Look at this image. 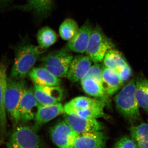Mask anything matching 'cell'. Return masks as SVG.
Returning <instances> with one entry per match:
<instances>
[{
  "instance_id": "1",
  "label": "cell",
  "mask_w": 148,
  "mask_h": 148,
  "mask_svg": "<svg viewBox=\"0 0 148 148\" xmlns=\"http://www.w3.org/2000/svg\"><path fill=\"white\" fill-rule=\"evenodd\" d=\"M43 49L31 44H23L15 49V58L10 78L22 80L26 77L34 66Z\"/></svg>"
},
{
  "instance_id": "2",
  "label": "cell",
  "mask_w": 148,
  "mask_h": 148,
  "mask_svg": "<svg viewBox=\"0 0 148 148\" xmlns=\"http://www.w3.org/2000/svg\"><path fill=\"white\" fill-rule=\"evenodd\" d=\"M135 80H130L114 98L116 110L132 125L140 119V107L135 98Z\"/></svg>"
},
{
  "instance_id": "3",
  "label": "cell",
  "mask_w": 148,
  "mask_h": 148,
  "mask_svg": "<svg viewBox=\"0 0 148 148\" xmlns=\"http://www.w3.org/2000/svg\"><path fill=\"white\" fill-rule=\"evenodd\" d=\"M106 103L101 100L85 96L73 98L64 106V114L83 118L97 119L106 117L104 108Z\"/></svg>"
},
{
  "instance_id": "4",
  "label": "cell",
  "mask_w": 148,
  "mask_h": 148,
  "mask_svg": "<svg viewBox=\"0 0 148 148\" xmlns=\"http://www.w3.org/2000/svg\"><path fill=\"white\" fill-rule=\"evenodd\" d=\"M27 88L24 79L16 80L9 78L5 95L6 112L14 126L20 121L19 107L22 95Z\"/></svg>"
},
{
  "instance_id": "5",
  "label": "cell",
  "mask_w": 148,
  "mask_h": 148,
  "mask_svg": "<svg viewBox=\"0 0 148 148\" xmlns=\"http://www.w3.org/2000/svg\"><path fill=\"white\" fill-rule=\"evenodd\" d=\"M114 47L112 40L98 26L92 29L86 53L94 64L99 63L103 61L107 51Z\"/></svg>"
},
{
  "instance_id": "6",
  "label": "cell",
  "mask_w": 148,
  "mask_h": 148,
  "mask_svg": "<svg viewBox=\"0 0 148 148\" xmlns=\"http://www.w3.org/2000/svg\"><path fill=\"white\" fill-rule=\"evenodd\" d=\"M40 139L34 129L26 125L16 127L8 143V148H39Z\"/></svg>"
},
{
  "instance_id": "7",
  "label": "cell",
  "mask_w": 148,
  "mask_h": 148,
  "mask_svg": "<svg viewBox=\"0 0 148 148\" xmlns=\"http://www.w3.org/2000/svg\"><path fill=\"white\" fill-rule=\"evenodd\" d=\"M51 138L58 148H74L77 133L64 120L58 121L50 130Z\"/></svg>"
},
{
  "instance_id": "8",
  "label": "cell",
  "mask_w": 148,
  "mask_h": 148,
  "mask_svg": "<svg viewBox=\"0 0 148 148\" xmlns=\"http://www.w3.org/2000/svg\"><path fill=\"white\" fill-rule=\"evenodd\" d=\"M64 120L74 131L77 133L102 131L103 123L95 119L86 118L73 114H64Z\"/></svg>"
},
{
  "instance_id": "9",
  "label": "cell",
  "mask_w": 148,
  "mask_h": 148,
  "mask_svg": "<svg viewBox=\"0 0 148 148\" xmlns=\"http://www.w3.org/2000/svg\"><path fill=\"white\" fill-rule=\"evenodd\" d=\"M92 29V25L87 20L79 28L75 36L68 41L62 49L69 52L84 53L86 52Z\"/></svg>"
},
{
  "instance_id": "10",
  "label": "cell",
  "mask_w": 148,
  "mask_h": 148,
  "mask_svg": "<svg viewBox=\"0 0 148 148\" xmlns=\"http://www.w3.org/2000/svg\"><path fill=\"white\" fill-rule=\"evenodd\" d=\"M39 106L33 89L27 88L22 95L19 105L20 121L26 123L34 119Z\"/></svg>"
},
{
  "instance_id": "11",
  "label": "cell",
  "mask_w": 148,
  "mask_h": 148,
  "mask_svg": "<svg viewBox=\"0 0 148 148\" xmlns=\"http://www.w3.org/2000/svg\"><path fill=\"white\" fill-rule=\"evenodd\" d=\"M35 97L39 105H50L60 103L63 97V90L59 86H48L34 84Z\"/></svg>"
},
{
  "instance_id": "12",
  "label": "cell",
  "mask_w": 148,
  "mask_h": 148,
  "mask_svg": "<svg viewBox=\"0 0 148 148\" xmlns=\"http://www.w3.org/2000/svg\"><path fill=\"white\" fill-rule=\"evenodd\" d=\"M92 60L87 55L75 56L69 66L66 77L72 82L81 81L92 66Z\"/></svg>"
},
{
  "instance_id": "13",
  "label": "cell",
  "mask_w": 148,
  "mask_h": 148,
  "mask_svg": "<svg viewBox=\"0 0 148 148\" xmlns=\"http://www.w3.org/2000/svg\"><path fill=\"white\" fill-rule=\"evenodd\" d=\"M107 140L101 131L80 133L76 138L74 148H106Z\"/></svg>"
},
{
  "instance_id": "14",
  "label": "cell",
  "mask_w": 148,
  "mask_h": 148,
  "mask_svg": "<svg viewBox=\"0 0 148 148\" xmlns=\"http://www.w3.org/2000/svg\"><path fill=\"white\" fill-rule=\"evenodd\" d=\"M64 113V106L61 103L50 105H39L34 118L35 130Z\"/></svg>"
},
{
  "instance_id": "15",
  "label": "cell",
  "mask_w": 148,
  "mask_h": 148,
  "mask_svg": "<svg viewBox=\"0 0 148 148\" xmlns=\"http://www.w3.org/2000/svg\"><path fill=\"white\" fill-rule=\"evenodd\" d=\"M7 66L5 62L0 63V136L4 138L6 132L7 120V112L5 105V95L8 79Z\"/></svg>"
},
{
  "instance_id": "16",
  "label": "cell",
  "mask_w": 148,
  "mask_h": 148,
  "mask_svg": "<svg viewBox=\"0 0 148 148\" xmlns=\"http://www.w3.org/2000/svg\"><path fill=\"white\" fill-rule=\"evenodd\" d=\"M73 57L70 52L61 49L45 56L42 60L43 65H50L56 67L66 77L69 66Z\"/></svg>"
},
{
  "instance_id": "17",
  "label": "cell",
  "mask_w": 148,
  "mask_h": 148,
  "mask_svg": "<svg viewBox=\"0 0 148 148\" xmlns=\"http://www.w3.org/2000/svg\"><path fill=\"white\" fill-rule=\"evenodd\" d=\"M101 84L106 94L111 96L119 90L123 84L116 71L104 66L102 71Z\"/></svg>"
},
{
  "instance_id": "18",
  "label": "cell",
  "mask_w": 148,
  "mask_h": 148,
  "mask_svg": "<svg viewBox=\"0 0 148 148\" xmlns=\"http://www.w3.org/2000/svg\"><path fill=\"white\" fill-rule=\"evenodd\" d=\"M28 75L34 84L48 86H59L61 84L60 78L53 75L43 67L33 68Z\"/></svg>"
},
{
  "instance_id": "19",
  "label": "cell",
  "mask_w": 148,
  "mask_h": 148,
  "mask_svg": "<svg viewBox=\"0 0 148 148\" xmlns=\"http://www.w3.org/2000/svg\"><path fill=\"white\" fill-rule=\"evenodd\" d=\"M54 1V0H28L21 8L32 12L40 18H45L52 11Z\"/></svg>"
},
{
  "instance_id": "20",
  "label": "cell",
  "mask_w": 148,
  "mask_h": 148,
  "mask_svg": "<svg viewBox=\"0 0 148 148\" xmlns=\"http://www.w3.org/2000/svg\"><path fill=\"white\" fill-rule=\"evenodd\" d=\"M82 86L84 92L89 96L109 103L108 95L106 94L101 83L91 77H84L81 81Z\"/></svg>"
},
{
  "instance_id": "21",
  "label": "cell",
  "mask_w": 148,
  "mask_h": 148,
  "mask_svg": "<svg viewBox=\"0 0 148 148\" xmlns=\"http://www.w3.org/2000/svg\"><path fill=\"white\" fill-rule=\"evenodd\" d=\"M130 137L138 148H148V123L132 125L129 129Z\"/></svg>"
},
{
  "instance_id": "22",
  "label": "cell",
  "mask_w": 148,
  "mask_h": 148,
  "mask_svg": "<svg viewBox=\"0 0 148 148\" xmlns=\"http://www.w3.org/2000/svg\"><path fill=\"white\" fill-rule=\"evenodd\" d=\"M135 97L139 107L148 113V79L138 78L135 81Z\"/></svg>"
},
{
  "instance_id": "23",
  "label": "cell",
  "mask_w": 148,
  "mask_h": 148,
  "mask_svg": "<svg viewBox=\"0 0 148 148\" xmlns=\"http://www.w3.org/2000/svg\"><path fill=\"white\" fill-rule=\"evenodd\" d=\"M103 61L105 67L116 71L127 64L122 54L114 48L107 51L103 58Z\"/></svg>"
},
{
  "instance_id": "24",
  "label": "cell",
  "mask_w": 148,
  "mask_h": 148,
  "mask_svg": "<svg viewBox=\"0 0 148 148\" xmlns=\"http://www.w3.org/2000/svg\"><path fill=\"white\" fill-rule=\"evenodd\" d=\"M37 39L39 46L45 49L55 43L58 39V36L53 29L45 27L39 30Z\"/></svg>"
},
{
  "instance_id": "25",
  "label": "cell",
  "mask_w": 148,
  "mask_h": 148,
  "mask_svg": "<svg viewBox=\"0 0 148 148\" xmlns=\"http://www.w3.org/2000/svg\"><path fill=\"white\" fill-rule=\"evenodd\" d=\"M79 29L76 21L73 18H67L59 27V34L62 39L69 41L75 36Z\"/></svg>"
},
{
  "instance_id": "26",
  "label": "cell",
  "mask_w": 148,
  "mask_h": 148,
  "mask_svg": "<svg viewBox=\"0 0 148 148\" xmlns=\"http://www.w3.org/2000/svg\"><path fill=\"white\" fill-rule=\"evenodd\" d=\"M103 67V66L99 63H95L90 67L84 77H91L95 79L101 83Z\"/></svg>"
},
{
  "instance_id": "27",
  "label": "cell",
  "mask_w": 148,
  "mask_h": 148,
  "mask_svg": "<svg viewBox=\"0 0 148 148\" xmlns=\"http://www.w3.org/2000/svg\"><path fill=\"white\" fill-rule=\"evenodd\" d=\"M113 148H138V147L131 137L124 136L117 141Z\"/></svg>"
},
{
  "instance_id": "28",
  "label": "cell",
  "mask_w": 148,
  "mask_h": 148,
  "mask_svg": "<svg viewBox=\"0 0 148 148\" xmlns=\"http://www.w3.org/2000/svg\"><path fill=\"white\" fill-rule=\"evenodd\" d=\"M117 72L118 73L120 79L123 84L127 81L132 76V70L127 64Z\"/></svg>"
},
{
  "instance_id": "29",
  "label": "cell",
  "mask_w": 148,
  "mask_h": 148,
  "mask_svg": "<svg viewBox=\"0 0 148 148\" xmlns=\"http://www.w3.org/2000/svg\"><path fill=\"white\" fill-rule=\"evenodd\" d=\"M43 67L45 68L49 73L52 74L53 75L59 78L66 77V76L62 72L54 66H50V65H43Z\"/></svg>"
},
{
  "instance_id": "30",
  "label": "cell",
  "mask_w": 148,
  "mask_h": 148,
  "mask_svg": "<svg viewBox=\"0 0 148 148\" xmlns=\"http://www.w3.org/2000/svg\"><path fill=\"white\" fill-rule=\"evenodd\" d=\"M12 0H0V4L2 5H5L6 4L9 3Z\"/></svg>"
},
{
  "instance_id": "31",
  "label": "cell",
  "mask_w": 148,
  "mask_h": 148,
  "mask_svg": "<svg viewBox=\"0 0 148 148\" xmlns=\"http://www.w3.org/2000/svg\"><path fill=\"white\" fill-rule=\"evenodd\" d=\"M1 142V138H0V142Z\"/></svg>"
}]
</instances>
